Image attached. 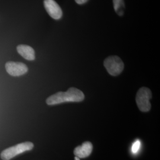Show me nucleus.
Masks as SVG:
<instances>
[{"label":"nucleus","mask_w":160,"mask_h":160,"mask_svg":"<svg viewBox=\"0 0 160 160\" xmlns=\"http://www.w3.org/2000/svg\"><path fill=\"white\" fill-rule=\"evenodd\" d=\"M44 7L48 14L55 20H59L62 16V11L55 0H44Z\"/></svg>","instance_id":"6"},{"label":"nucleus","mask_w":160,"mask_h":160,"mask_svg":"<svg viewBox=\"0 0 160 160\" xmlns=\"http://www.w3.org/2000/svg\"><path fill=\"white\" fill-rule=\"evenodd\" d=\"M140 146H141V142L138 139L136 141H135V142L133 143L132 146V152L133 154L137 153L140 148Z\"/></svg>","instance_id":"10"},{"label":"nucleus","mask_w":160,"mask_h":160,"mask_svg":"<svg viewBox=\"0 0 160 160\" xmlns=\"http://www.w3.org/2000/svg\"><path fill=\"white\" fill-rule=\"evenodd\" d=\"M152 97L151 90L147 87L141 88L137 94L136 102L139 109L143 112H147L151 109L150 99Z\"/></svg>","instance_id":"4"},{"label":"nucleus","mask_w":160,"mask_h":160,"mask_svg":"<svg viewBox=\"0 0 160 160\" xmlns=\"http://www.w3.org/2000/svg\"><path fill=\"white\" fill-rule=\"evenodd\" d=\"M17 51L22 57L28 61H33L35 59V52L31 46L20 45L17 46Z\"/></svg>","instance_id":"8"},{"label":"nucleus","mask_w":160,"mask_h":160,"mask_svg":"<svg viewBox=\"0 0 160 160\" xmlns=\"http://www.w3.org/2000/svg\"><path fill=\"white\" fill-rule=\"evenodd\" d=\"M92 145L90 142H85L81 145L78 146L75 148L74 153L75 157L79 158H84L88 157L92 154Z\"/></svg>","instance_id":"7"},{"label":"nucleus","mask_w":160,"mask_h":160,"mask_svg":"<svg viewBox=\"0 0 160 160\" xmlns=\"http://www.w3.org/2000/svg\"><path fill=\"white\" fill-rule=\"evenodd\" d=\"M104 66L109 74L112 76H118L120 74L124 69V63L118 56L107 58L104 61Z\"/></svg>","instance_id":"3"},{"label":"nucleus","mask_w":160,"mask_h":160,"mask_svg":"<svg viewBox=\"0 0 160 160\" xmlns=\"http://www.w3.org/2000/svg\"><path fill=\"white\" fill-rule=\"evenodd\" d=\"M84 94L74 87H71L65 92H59L51 96L46 99L47 104L53 106L66 102H80L84 100Z\"/></svg>","instance_id":"1"},{"label":"nucleus","mask_w":160,"mask_h":160,"mask_svg":"<svg viewBox=\"0 0 160 160\" xmlns=\"http://www.w3.org/2000/svg\"><path fill=\"white\" fill-rule=\"evenodd\" d=\"M6 69L8 74L13 77L23 75L28 71V68L26 64L18 62L10 61L7 62Z\"/></svg>","instance_id":"5"},{"label":"nucleus","mask_w":160,"mask_h":160,"mask_svg":"<svg viewBox=\"0 0 160 160\" xmlns=\"http://www.w3.org/2000/svg\"><path fill=\"white\" fill-rule=\"evenodd\" d=\"M34 147L33 143L31 142H25L18 143L16 145L4 149L1 153V158L3 160H10L18 155L21 154L26 151H30Z\"/></svg>","instance_id":"2"},{"label":"nucleus","mask_w":160,"mask_h":160,"mask_svg":"<svg viewBox=\"0 0 160 160\" xmlns=\"http://www.w3.org/2000/svg\"><path fill=\"white\" fill-rule=\"evenodd\" d=\"M75 160H80V158H79L78 157H75Z\"/></svg>","instance_id":"12"},{"label":"nucleus","mask_w":160,"mask_h":160,"mask_svg":"<svg viewBox=\"0 0 160 160\" xmlns=\"http://www.w3.org/2000/svg\"><path fill=\"white\" fill-rule=\"evenodd\" d=\"M75 2L78 4H80V5H82V4H84L86 3L88 0H75Z\"/></svg>","instance_id":"11"},{"label":"nucleus","mask_w":160,"mask_h":160,"mask_svg":"<svg viewBox=\"0 0 160 160\" xmlns=\"http://www.w3.org/2000/svg\"><path fill=\"white\" fill-rule=\"evenodd\" d=\"M114 11L119 16H122L125 12V2L124 0H113Z\"/></svg>","instance_id":"9"}]
</instances>
